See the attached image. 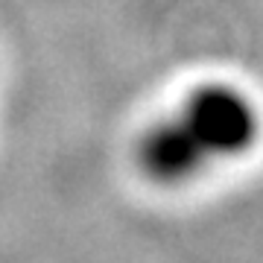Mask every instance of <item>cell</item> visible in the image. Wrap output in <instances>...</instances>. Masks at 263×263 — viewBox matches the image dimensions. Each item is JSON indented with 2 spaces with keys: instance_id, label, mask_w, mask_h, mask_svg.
Masks as SVG:
<instances>
[{
  "instance_id": "cell-1",
  "label": "cell",
  "mask_w": 263,
  "mask_h": 263,
  "mask_svg": "<svg viewBox=\"0 0 263 263\" xmlns=\"http://www.w3.org/2000/svg\"><path fill=\"white\" fill-rule=\"evenodd\" d=\"M179 117L208 158L240 155L257 138V114L249 97L228 85H205L193 91Z\"/></svg>"
},
{
  "instance_id": "cell-2",
  "label": "cell",
  "mask_w": 263,
  "mask_h": 263,
  "mask_svg": "<svg viewBox=\"0 0 263 263\" xmlns=\"http://www.w3.org/2000/svg\"><path fill=\"white\" fill-rule=\"evenodd\" d=\"M138 158L149 179L161 181V184H181L205 167L208 155L202 152L196 138L190 135L184 120L170 117V120H158L155 126L146 129L141 146H138Z\"/></svg>"
}]
</instances>
